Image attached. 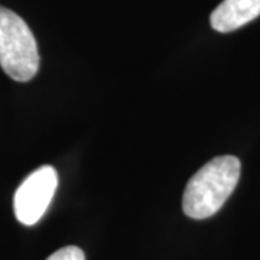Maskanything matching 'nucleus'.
<instances>
[{
  "label": "nucleus",
  "mask_w": 260,
  "mask_h": 260,
  "mask_svg": "<svg viewBox=\"0 0 260 260\" xmlns=\"http://www.w3.org/2000/svg\"><path fill=\"white\" fill-rule=\"evenodd\" d=\"M260 16V0H223L211 13L210 23L217 32L227 34Z\"/></svg>",
  "instance_id": "4"
},
{
  "label": "nucleus",
  "mask_w": 260,
  "mask_h": 260,
  "mask_svg": "<svg viewBox=\"0 0 260 260\" xmlns=\"http://www.w3.org/2000/svg\"><path fill=\"white\" fill-rule=\"evenodd\" d=\"M240 160L224 155L207 162L186 184L182 210L186 217L204 220L225 204L240 179Z\"/></svg>",
  "instance_id": "1"
},
{
  "label": "nucleus",
  "mask_w": 260,
  "mask_h": 260,
  "mask_svg": "<svg viewBox=\"0 0 260 260\" xmlns=\"http://www.w3.org/2000/svg\"><path fill=\"white\" fill-rule=\"evenodd\" d=\"M56 186L55 168L45 165L34 171L15 192L13 208L19 223L23 225L37 224L51 204Z\"/></svg>",
  "instance_id": "3"
},
{
  "label": "nucleus",
  "mask_w": 260,
  "mask_h": 260,
  "mask_svg": "<svg viewBox=\"0 0 260 260\" xmlns=\"http://www.w3.org/2000/svg\"><path fill=\"white\" fill-rule=\"evenodd\" d=\"M0 67L12 80L26 83L39 70L37 39L15 12L0 8Z\"/></svg>",
  "instance_id": "2"
},
{
  "label": "nucleus",
  "mask_w": 260,
  "mask_h": 260,
  "mask_svg": "<svg viewBox=\"0 0 260 260\" xmlns=\"http://www.w3.org/2000/svg\"><path fill=\"white\" fill-rule=\"evenodd\" d=\"M47 260H85L84 251L77 246H67L52 253Z\"/></svg>",
  "instance_id": "5"
}]
</instances>
